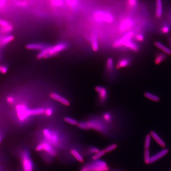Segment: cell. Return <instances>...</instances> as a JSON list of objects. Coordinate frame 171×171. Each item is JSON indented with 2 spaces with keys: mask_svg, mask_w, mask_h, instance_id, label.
<instances>
[{
  "mask_svg": "<svg viewBox=\"0 0 171 171\" xmlns=\"http://www.w3.org/2000/svg\"><path fill=\"white\" fill-rule=\"evenodd\" d=\"M117 147V145L115 144H113L110 146H108L105 149V150L106 153H109L112 150H115Z\"/></svg>",
  "mask_w": 171,
  "mask_h": 171,
  "instance_id": "cell-35",
  "label": "cell"
},
{
  "mask_svg": "<svg viewBox=\"0 0 171 171\" xmlns=\"http://www.w3.org/2000/svg\"><path fill=\"white\" fill-rule=\"evenodd\" d=\"M70 153L79 162L81 163L84 162V159H83V157H82V156L80 155V153H79L77 150H71Z\"/></svg>",
  "mask_w": 171,
  "mask_h": 171,
  "instance_id": "cell-23",
  "label": "cell"
},
{
  "mask_svg": "<svg viewBox=\"0 0 171 171\" xmlns=\"http://www.w3.org/2000/svg\"><path fill=\"white\" fill-rule=\"evenodd\" d=\"M53 111L50 108H48L45 111V113L46 115L48 116H51L52 114Z\"/></svg>",
  "mask_w": 171,
  "mask_h": 171,
  "instance_id": "cell-40",
  "label": "cell"
},
{
  "mask_svg": "<svg viewBox=\"0 0 171 171\" xmlns=\"http://www.w3.org/2000/svg\"><path fill=\"white\" fill-rule=\"evenodd\" d=\"M7 68L6 67L2 66V68H1V73L5 74L7 72Z\"/></svg>",
  "mask_w": 171,
  "mask_h": 171,
  "instance_id": "cell-43",
  "label": "cell"
},
{
  "mask_svg": "<svg viewBox=\"0 0 171 171\" xmlns=\"http://www.w3.org/2000/svg\"><path fill=\"white\" fill-rule=\"evenodd\" d=\"M135 39L138 41H143L144 39V35H143V34L138 33L135 35Z\"/></svg>",
  "mask_w": 171,
  "mask_h": 171,
  "instance_id": "cell-37",
  "label": "cell"
},
{
  "mask_svg": "<svg viewBox=\"0 0 171 171\" xmlns=\"http://www.w3.org/2000/svg\"><path fill=\"white\" fill-rule=\"evenodd\" d=\"M169 42H170V44L171 46V39H170V41H169Z\"/></svg>",
  "mask_w": 171,
  "mask_h": 171,
  "instance_id": "cell-48",
  "label": "cell"
},
{
  "mask_svg": "<svg viewBox=\"0 0 171 171\" xmlns=\"http://www.w3.org/2000/svg\"><path fill=\"white\" fill-rule=\"evenodd\" d=\"M1 68H2V66H0V72H1Z\"/></svg>",
  "mask_w": 171,
  "mask_h": 171,
  "instance_id": "cell-47",
  "label": "cell"
},
{
  "mask_svg": "<svg viewBox=\"0 0 171 171\" xmlns=\"http://www.w3.org/2000/svg\"><path fill=\"white\" fill-rule=\"evenodd\" d=\"M49 47H46V48L42 50L37 55V58L40 60L42 58H47Z\"/></svg>",
  "mask_w": 171,
  "mask_h": 171,
  "instance_id": "cell-22",
  "label": "cell"
},
{
  "mask_svg": "<svg viewBox=\"0 0 171 171\" xmlns=\"http://www.w3.org/2000/svg\"><path fill=\"white\" fill-rule=\"evenodd\" d=\"M151 135L150 134L146 135L144 143L145 150H149L150 147V142H151Z\"/></svg>",
  "mask_w": 171,
  "mask_h": 171,
  "instance_id": "cell-27",
  "label": "cell"
},
{
  "mask_svg": "<svg viewBox=\"0 0 171 171\" xmlns=\"http://www.w3.org/2000/svg\"><path fill=\"white\" fill-rule=\"evenodd\" d=\"M100 150L99 149L97 148L96 147H91L89 149V153L91 154H95L99 152Z\"/></svg>",
  "mask_w": 171,
  "mask_h": 171,
  "instance_id": "cell-39",
  "label": "cell"
},
{
  "mask_svg": "<svg viewBox=\"0 0 171 171\" xmlns=\"http://www.w3.org/2000/svg\"><path fill=\"white\" fill-rule=\"evenodd\" d=\"M64 121L71 124V125L75 126L78 125V122L76 120L71 118L70 117H65L64 119Z\"/></svg>",
  "mask_w": 171,
  "mask_h": 171,
  "instance_id": "cell-33",
  "label": "cell"
},
{
  "mask_svg": "<svg viewBox=\"0 0 171 171\" xmlns=\"http://www.w3.org/2000/svg\"><path fill=\"white\" fill-rule=\"evenodd\" d=\"M6 0H0V9H3L6 6Z\"/></svg>",
  "mask_w": 171,
  "mask_h": 171,
  "instance_id": "cell-41",
  "label": "cell"
},
{
  "mask_svg": "<svg viewBox=\"0 0 171 171\" xmlns=\"http://www.w3.org/2000/svg\"><path fill=\"white\" fill-rule=\"evenodd\" d=\"M170 31V26L167 23L162 24L160 28V31L161 33L164 35L167 34Z\"/></svg>",
  "mask_w": 171,
  "mask_h": 171,
  "instance_id": "cell-24",
  "label": "cell"
},
{
  "mask_svg": "<svg viewBox=\"0 0 171 171\" xmlns=\"http://www.w3.org/2000/svg\"><path fill=\"white\" fill-rule=\"evenodd\" d=\"M130 64V60L129 58L124 57L119 60L116 65V68L120 69L129 66Z\"/></svg>",
  "mask_w": 171,
  "mask_h": 171,
  "instance_id": "cell-16",
  "label": "cell"
},
{
  "mask_svg": "<svg viewBox=\"0 0 171 171\" xmlns=\"http://www.w3.org/2000/svg\"><path fill=\"white\" fill-rule=\"evenodd\" d=\"M52 3L55 6H60L62 5L63 0H51Z\"/></svg>",
  "mask_w": 171,
  "mask_h": 171,
  "instance_id": "cell-38",
  "label": "cell"
},
{
  "mask_svg": "<svg viewBox=\"0 0 171 171\" xmlns=\"http://www.w3.org/2000/svg\"><path fill=\"white\" fill-rule=\"evenodd\" d=\"M80 171H88V168H87V165L83 167L82 168Z\"/></svg>",
  "mask_w": 171,
  "mask_h": 171,
  "instance_id": "cell-44",
  "label": "cell"
},
{
  "mask_svg": "<svg viewBox=\"0 0 171 171\" xmlns=\"http://www.w3.org/2000/svg\"><path fill=\"white\" fill-rule=\"evenodd\" d=\"M22 166L23 171H33V163L29 153L24 150L21 155Z\"/></svg>",
  "mask_w": 171,
  "mask_h": 171,
  "instance_id": "cell-4",
  "label": "cell"
},
{
  "mask_svg": "<svg viewBox=\"0 0 171 171\" xmlns=\"http://www.w3.org/2000/svg\"><path fill=\"white\" fill-rule=\"evenodd\" d=\"M45 109L42 108L33 109L31 110V115H35L42 114L45 113Z\"/></svg>",
  "mask_w": 171,
  "mask_h": 171,
  "instance_id": "cell-32",
  "label": "cell"
},
{
  "mask_svg": "<svg viewBox=\"0 0 171 171\" xmlns=\"http://www.w3.org/2000/svg\"><path fill=\"white\" fill-rule=\"evenodd\" d=\"M154 45L160 50H162L164 53L168 55H171V50L166 46H164L162 44L159 42L156 41L154 42Z\"/></svg>",
  "mask_w": 171,
  "mask_h": 171,
  "instance_id": "cell-17",
  "label": "cell"
},
{
  "mask_svg": "<svg viewBox=\"0 0 171 171\" xmlns=\"http://www.w3.org/2000/svg\"><path fill=\"white\" fill-rule=\"evenodd\" d=\"M163 14V6L162 0H156L155 17L160 19Z\"/></svg>",
  "mask_w": 171,
  "mask_h": 171,
  "instance_id": "cell-12",
  "label": "cell"
},
{
  "mask_svg": "<svg viewBox=\"0 0 171 171\" xmlns=\"http://www.w3.org/2000/svg\"><path fill=\"white\" fill-rule=\"evenodd\" d=\"M7 101L9 103L12 104L14 102V99L13 97L9 96L7 98Z\"/></svg>",
  "mask_w": 171,
  "mask_h": 171,
  "instance_id": "cell-42",
  "label": "cell"
},
{
  "mask_svg": "<svg viewBox=\"0 0 171 171\" xmlns=\"http://www.w3.org/2000/svg\"><path fill=\"white\" fill-rule=\"evenodd\" d=\"M150 134L152 137L160 146L163 148L165 147V142L162 140V138L160 137L159 135L157 134L156 132H154V131H150Z\"/></svg>",
  "mask_w": 171,
  "mask_h": 171,
  "instance_id": "cell-15",
  "label": "cell"
},
{
  "mask_svg": "<svg viewBox=\"0 0 171 171\" xmlns=\"http://www.w3.org/2000/svg\"><path fill=\"white\" fill-rule=\"evenodd\" d=\"M14 39V37L12 35H7V36L4 37L0 40V46H5L12 41Z\"/></svg>",
  "mask_w": 171,
  "mask_h": 171,
  "instance_id": "cell-18",
  "label": "cell"
},
{
  "mask_svg": "<svg viewBox=\"0 0 171 171\" xmlns=\"http://www.w3.org/2000/svg\"><path fill=\"white\" fill-rule=\"evenodd\" d=\"M138 0H127V6L130 9L136 7L138 5Z\"/></svg>",
  "mask_w": 171,
  "mask_h": 171,
  "instance_id": "cell-29",
  "label": "cell"
},
{
  "mask_svg": "<svg viewBox=\"0 0 171 171\" xmlns=\"http://www.w3.org/2000/svg\"><path fill=\"white\" fill-rule=\"evenodd\" d=\"M17 115L20 121H24L31 115V110L28 109L26 105L23 104H20L16 107Z\"/></svg>",
  "mask_w": 171,
  "mask_h": 171,
  "instance_id": "cell-3",
  "label": "cell"
},
{
  "mask_svg": "<svg viewBox=\"0 0 171 171\" xmlns=\"http://www.w3.org/2000/svg\"><path fill=\"white\" fill-rule=\"evenodd\" d=\"M150 150H145L144 151V160L145 163L150 165Z\"/></svg>",
  "mask_w": 171,
  "mask_h": 171,
  "instance_id": "cell-28",
  "label": "cell"
},
{
  "mask_svg": "<svg viewBox=\"0 0 171 171\" xmlns=\"http://www.w3.org/2000/svg\"><path fill=\"white\" fill-rule=\"evenodd\" d=\"M1 140H2V137H1V136L0 135V144H1Z\"/></svg>",
  "mask_w": 171,
  "mask_h": 171,
  "instance_id": "cell-46",
  "label": "cell"
},
{
  "mask_svg": "<svg viewBox=\"0 0 171 171\" xmlns=\"http://www.w3.org/2000/svg\"><path fill=\"white\" fill-rule=\"evenodd\" d=\"M133 35L134 33L132 31L127 33L121 39L118 40L114 42L113 45V48H119L124 46L132 51H138L139 50V46L131 40Z\"/></svg>",
  "mask_w": 171,
  "mask_h": 171,
  "instance_id": "cell-1",
  "label": "cell"
},
{
  "mask_svg": "<svg viewBox=\"0 0 171 171\" xmlns=\"http://www.w3.org/2000/svg\"><path fill=\"white\" fill-rule=\"evenodd\" d=\"M114 68L113 60L111 58L108 59L106 62V69L108 72H111Z\"/></svg>",
  "mask_w": 171,
  "mask_h": 171,
  "instance_id": "cell-25",
  "label": "cell"
},
{
  "mask_svg": "<svg viewBox=\"0 0 171 171\" xmlns=\"http://www.w3.org/2000/svg\"><path fill=\"white\" fill-rule=\"evenodd\" d=\"M95 90L98 93L99 100L101 103H104L107 99L108 92L105 87L101 86H97Z\"/></svg>",
  "mask_w": 171,
  "mask_h": 171,
  "instance_id": "cell-10",
  "label": "cell"
},
{
  "mask_svg": "<svg viewBox=\"0 0 171 171\" xmlns=\"http://www.w3.org/2000/svg\"><path fill=\"white\" fill-rule=\"evenodd\" d=\"M50 97L52 99L58 101L59 102L61 103L64 105H66V106H69L70 105L69 102L68 100L65 99V98L61 96V95L56 94V93H51L50 94Z\"/></svg>",
  "mask_w": 171,
  "mask_h": 171,
  "instance_id": "cell-14",
  "label": "cell"
},
{
  "mask_svg": "<svg viewBox=\"0 0 171 171\" xmlns=\"http://www.w3.org/2000/svg\"><path fill=\"white\" fill-rule=\"evenodd\" d=\"M106 153L104 150H100L99 152L97 153L96 154H94L92 157V159L94 161L99 160L101 157L103 156Z\"/></svg>",
  "mask_w": 171,
  "mask_h": 171,
  "instance_id": "cell-31",
  "label": "cell"
},
{
  "mask_svg": "<svg viewBox=\"0 0 171 171\" xmlns=\"http://www.w3.org/2000/svg\"><path fill=\"white\" fill-rule=\"evenodd\" d=\"M168 152H169V150L168 149L165 148L152 156L150 158V165L157 162L158 160L161 159L162 157L166 155Z\"/></svg>",
  "mask_w": 171,
  "mask_h": 171,
  "instance_id": "cell-11",
  "label": "cell"
},
{
  "mask_svg": "<svg viewBox=\"0 0 171 171\" xmlns=\"http://www.w3.org/2000/svg\"><path fill=\"white\" fill-rule=\"evenodd\" d=\"M43 134L49 143L55 146L58 145L59 143V138L56 134L52 132L47 129L43 130Z\"/></svg>",
  "mask_w": 171,
  "mask_h": 171,
  "instance_id": "cell-8",
  "label": "cell"
},
{
  "mask_svg": "<svg viewBox=\"0 0 171 171\" xmlns=\"http://www.w3.org/2000/svg\"><path fill=\"white\" fill-rule=\"evenodd\" d=\"M103 118L105 121L107 122H110L111 121V115L109 113H105L103 115Z\"/></svg>",
  "mask_w": 171,
  "mask_h": 171,
  "instance_id": "cell-34",
  "label": "cell"
},
{
  "mask_svg": "<svg viewBox=\"0 0 171 171\" xmlns=\"http://www.w3.org/2000/svg\"><path fill=\"white\" fill-rule=\"evenodd\" d=\"M134 25V21L132 19L127 17L123 19L120 23L119 29L122 32H126L132 28Z\"/></svg>",
  "mask_w": 171,
  "mask_h": 171,
  "instance_id": "cell-9",
  "label": "cell"
},
{
  "mask_svg": "<svg viewBox=\"0 0 171 171\" xmlns=\"http://www.w3.org/2000/svg\"><path fill=\"white\" fill-rule=\"evenodd\" d=\"M94 18L97 21L111 23L114 21V17L111 14L104 11L98 10L94 14Z\"/></svg>",
  "mask_w": 171,
  "mask_h": 171,
  "instance_id": "cell-2",
  "label": "cell"
},
{
  "mask_svg": "<svg viewBox=\"0 0 171 171\" xmlns=\"http://www.w3.org/2000/svg\"><path fill=\"white\" fill-rule=\"evenodd\" d=\"M168 19H169V21L171 24V12L169 14V16H168Z\"/></svg>",
  "mask_w": 171,
  "mask_h": 171,
  "instance_id": "cell-45",
  "label": "cell"
},
{
  "mask_svg": "<svg viewBox=\"0 0 171 171\" xmlns=\"http://www.w3.org/2000/svg\"><path fill=\"white\" fill-rule=\"evenodd\" d=\"M13 29V27L11 25L8 27H0V32L2 33L7 34L11 32Z\"/></svg>",
  "mask_w": 171,
  "mask_h": 171,
  "instance_id": "cell-30",
  "label": "cell"
},
{
  "mask_svg": "<svg viewBox=\"0 0 171 171\" xmlns=\"http://www.w3.org/2000/svg\"><path fill=\"white\" fill-rule=\"evenodd\" d=\"M11 25L7 21L0 18V27H5Z\"/></svg>",
  "mask_w": 171,
  "mask_h": 171,
  "instance_id": "cell-36",
  "label": "cell"
},
{
  "mask_svg": "<svg viewBox=\"0 0 171 171\" xmlns=\"http://www.w3.org/2000/svg\"><path fill=\"white\" fill-rule=\"evenodd\" d=\"M87 166L88 171H108L109 169L106 163L102 160H96Z\"/></svg>",
  "mask_w": 171,
  "mask_h": 171,
  "instance_id": "cell-5",
  "label": "cell"
},
{
  "mask_svg": "<svg viewBox=\"0 0 171 171\" xmlns=\"http://www.w3.org/2000/svg\"><path fill=\"white\" fill-rule=\"evenodd\" d=\"M68 47V45L65 42H61L51 47H49L47 58L53 56L60 52L64 51Z\"/></svg>",
  "mask_w": 171,
  "mask_h": 171,
  "instance_id": "cell-7",
  "label": "cell"
},
{
  "mask_svg": "<svg viewBox=\"0 0 171 171\" xmlns=\"http://www.w3.org/2000/svg\"><path fill=\"white\" fill-rule=\"evenodd\" d=\"M91 48L94 52L98 51L99 49V44L98 39L95 36H93L91 37Z\"/></svg>",
  "mask_w": 171,
  "mask_h": 171,
  "instance_id": "cell-21",
  "label": "cell"
},
{
  "mask_svg": "<svg viewBox=\"0 0 171 171\" xmlns=\"http://www.w3.org/2000/svg\"><path fill=\"white\" fill-rule=\"evenodd\" d=\"M35 150L37 152L43 150L52 157H55L57 154L56 150L48 142H43L40 143L37 146Z\"/></svg>",
  "mask_w": 171,
  "mask_h": 171,
  "instance_id": "cell-6",
  "label": "cell"
},
{
  "mask_svg": "<svg viewBox=\"0 0 171 171\" xmlns=\"http://www.w3.org/2000/svg\"><path fill=\"white\" fill-rule=\"evenodd\" d=\"M68 6L72 9H75L79 5L78 0H65Z\"/></svg>",
  "mask_w": 171,
  "mask_h": 171,
  "instance_id": "cell-26",
  "label": "cell"
},
{
  "mask_svg": "<svg viewBox=\"0 0 171 171\" xmlns=\"http://www.w3.org/2000/svg\"><path fill=\"white\" fill-rule=\"evenodd\" d=\"M166 58V56L165 53H159L156 55L154 62L157 65H159L165 61Z\"/></svg>",
  "mask_w": 171,
  "mask_h": 171,
  "instance_id": "cell-19",
  "label": "cell"
},
{
  "mask_svg": "<svg viewBox=\"0 0 171 171\" xmlns=\"http://www.w3.org/2000/svg\"><path fill=\"white\" fill-rule=\"evenodd\" d=\"M26 49L29 50H42L47 47L44 44L40 43H31L28 44L26 46Z\"/></svg>",
  "mask_w": 171,
  "mask_h": 171,
  "instance_id": "cell-13",
  "label": "cell"
},
{
  "mask_svg": "<svg viewBox=\"0 0 171 171\" xmlns=\"http://www.w3.org/2000/svg\"><path fill=\"white\" fill-rule=\"evenodd\" d=\"M144 95L148 99L153 101V102H158L160 100V98L158 95L150 92H146L144 93Z\"/></svg>",
  "mask_w": 171,
  "mask_h": 171,
  "instance_id": "cell-20",
  "label": "cell"
}]
</instances>
